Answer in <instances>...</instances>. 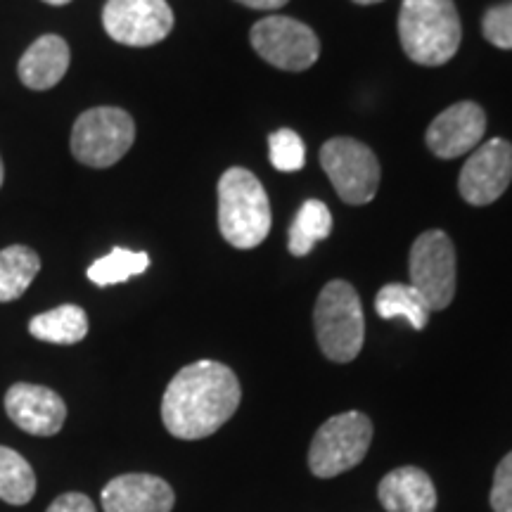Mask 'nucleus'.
I'll use <instances>...</instances> for the list:
<instances>
[{
  "label": "nucleus",
  "instance_id": "28",
  "mask_svg": "<svg viewBox=\"0 0 512 512\" xmlns=\"http://www.w3.org/2000/svg\"><path fill=\"white\" fill-rule=\"evenodd\" d=\"M43 3H48V5H67V3H72V0H43Z\"/></svg>",
  "mask_w": 512,
  "mask_h": 512
},
{
  "label": "nucleus",
  "instance_id": "30",
  "mask_svg": "<svg viewBox=\"0 0 512 512\" xmlns=\"http://www.w3.org/2000/svg\"><path fill=\"white\" fill-rule=\"evenodd\" d=\"M3 181H5V169H3V159H0V188H3Z\"/></svg>",
  "mask_w": 512,
  "mask_h": 512
},
{
  "label": "nucleus",
  "instance_id": "7",
  "mask_svg": "<svg viewBox=\"0 0 512 512\" xmlns=\"http://www.w3.org/2000/svg\"><path fill=\"white\" fill-rule=\"evenodd\" d=\"M320 166L347 204L373 202L380 188V162L368 145L354 138H332L320 147Z\"/></svg>",
  "mask_w": 512,
  "mask_h": 512
},
{
  "label": "nucleus",
  "instance_id": "15",
  "mask_svg": "<svg viewBox=\"0 0 512 512\" xmlns=\"http://www.w3.org/2000/svg\"><path fill=\"white\" fill-rule=\"evenodd\" d=\"M377 498L387 512L437 510V489H434L432 477L411 465L389 472L377 486Z\"/></svg>",
  "mask_w": 512,
  "mask_h": 512
},
{
  "label": "nucleus",
  "instance_id": "8",
  "mask_svg": "<svg viewBox=\"0 0 512 512\" xmlns=\"http://www.w3.org/2000/svg\"><path fill=\"white\" fill-rule=\"evenodd\" d=\"M252 48L283 72H304L316 64L320 41L304 22L283 15L259 19L249 31Z\"/></svg>",
  "mask_w": 512,
  "mask_h": 512
},
{
  "label": "nucleus",
  "instance_id": "17",
  "mask_svg": "<svg viewBox=\"0 0 512 512\" xmlns=\"http://www.w3.org/2000/svg\"><path fill=\"white\" fill-rule=\"evenodd\" d=\"M29 332L48 344H79L88 335V316L81 306L62 304L31 318Z\"/></svg>",
  "mask_w": 512,
  "mask_h": 512
},
{
  "label": "nucleus",
  "instance_id": "2",
  "mask_svg": "<svg viewBox=\"0 0 512 512\" xmlns=\"http://www.w3.org/2000/svg\"><path fill=\"white\" fill-rule=\"evenodd\" d=\"M403 53L422 67H441L458 53L463 24L453 0H403L399 12Z\"/></svg>",
  "mask_w": 512,
  "mask_h": 512
},
{
  "label": "nucleus",
  "instance_id": "21",
  "mask_svg": "<svg viewBox=\"0 0 512 512\" xmlns=\"http://www.w3.org/2000/svg\"><path fill=\"white\" fill-rule=\"evenodd\" d=\"M36 494L34 467L8 446H0V501L27 505Z\"/></svg>",
  "mask_w": 512,
  "mask_h": 512
},
{
  "label": "nucleus",
  "instance_id": "19",
  "mask_svg": "<svg viewBox=\"0 0 512 512\" xmlns=\"http://www.w3.org/2000/svg\"><path fill=\"white\" fill-rule=\"evenodd\" d=\"M375 311L384 320L406 318L413 330H425L430 323V306L413 285L392 283L384 285L375 297Z\"/></svg>",
  "mask_w": 512,
  "mask_h": 512
},
{
  "label": "nucleus",
  "instance_id": "13",
  "mask_svg": "<svg viewBox=\"0 0 512 512\" xmlns=\"http://www.w3.org/2000/svg\"><path fill=\"white\" fill-rule=\"evenodd\" d=\"M5 411L19 430L34 437H53L67 420L62 396L41 384L17 382L5 394Z\"/></svg>",
  "mask_w": 512,
  "mask_h": 512
},
{
  "label": "nucleus",
  "instance_id": "23",
  "mask_svg": "<svg viewBox=\"0 0 512 512\" xmlns=\"http://www.w3.org/2000/svg\"><path fill=\"white\" fill-rule=\"evenodd\" d=\"M268 155L271 164L278 171H299L306 162V150L302 138L292 131V128H280L268 138Z\"/></svg>",
  "mask_w": 512,
  "mask_h": 512
},
{
  "label": "nucleus",
  "instance_id": "9",
  "mask_svg": "<svg viewBox=\"0 0 512 512\" xmlns=\"http://www.w3.org/2000/svg\"><path fill=\"white\" fill-rule=\"evenodd\" d=\"M411 285L422 294L430 311H441L456 297V249L446 233L427 230L411 249Z\"/></svg>",
  "mask_w": 512,
  "mask_h": 512
},
{
  "label": "nucleus",
  "instance_id": "29",
  "mask_svg": "<svg viewBox=\"0 0 512 512\" xmlns=\"http://www.w3.org/2000/svg\"><path fill=\"white\" fill-rule=\"evenodd\" d=\"M358 5H375V3H382V0H354Z\"/></svg>",
  "mask_w": 512,
  "mask_h": 512
},
{
  "label": "nucleus",
  "instance_id": "26",
  "mask_svg": "<svg viewBox=\"0 0 512 512\" xmlns=\"http://www.w3.org/2000/svg\"><path fill=\"white\" fill-rule=\"evenodd\" d=\"M46 512H95V505L86 494L69 491V494L57 496Z\"/></svg>",
  "mask_w": 512,
  "mask_h": 512
},
{
  "label": "nucleus",
  "instance_id": "22",
  "mask_svg": "<svg viewBox=\"0 0 512 512\" xmlns=\"http://www.w3.org/2000/svg\"><path fill=\"white\" fill-rule=\"evenodd\" d=\"M150 266V256L145 252H131V249L114 247L110 254L102 256L95 264L88 266V280L98 287H110L131 280Z\"/></svg>",
  "mask_w": 512,
  "mask_h": 512
},
{
  "label": "nucleus",
  "instance_id": "1",
  "mask_svg": "<svg viewBox=\"0 0 512 512\" xmlns=\"http://www.w3.org/2000/svg\"><path fill=\"white\" fill-rule=\"evenodd\" d=\"M238 375L219 361H197L178 370L162 399V420L171 437L204 439L238 411Z\"/></svg>",
  "mask_w": 512,
  "mask_h": 512
},
{
  "label": "nucleus",
  "instance_id": "4",
  "mask_svg": "<svg viewBox=\"0 0 512 512\" xmlns=\"http://www.w3.org/2000/svg\"><path fill=\"white\" fill-rule=\"evenodd\" d=\"M313 325L325 358L335 363H351L361 354L366 320L358 292L347 280H332L320 290Z\"/></svg>",
  "mask_w": 512,
  "mask_h": 512
},
{
  "label": "nucleus",
  "instance_id": "20",
  "mask_svg": "<svg viewBox=\"0 0 512 512\" xmlns=\"http://www.w3.org/2000/svg\"><path fill=\"white\" fill-rule=\"evenodd\" d=\"M332 233V214L328 204L320 200H309L299 207L294 216L287 249L294 256H306L320 240H328Z\"/></svg>",
  "mask_w": 512,
  "mask_h": 512
},
{
  "label": "nucleus",
  "instance_id": "11",
  "mask_svg": "<svg viewBox=\"0 0 512 512\" xmlns=\"http://www.w3.org/2000/svg\"><path fill=\"white\" fill-rule=\"evenodd\" d=\"M512 183V145L503 138L486 140L472 150L458 178V190L472 207L494 204Z\"/></svg>",
  "mask_w": 512,
  "mask_h": 512
},
{
  "label": "nucleus",
  "instance_id": "14",
  "mask_svg": "<svg viewBox=\"0 0 512 512\" xmlns=\"http://www.w3.org/2000/svg\"><path fill=\"white\" fill-rule=\"evenodd\" d=\"M176 494L162 477L131 472L114 477L102 489V510L105 512H171Z\"/></svg>",
  "mask_w": 512,
  "mask_h": 512
},
{
  "label": "nucleus",
  "instance_id": "18",
  "mask_svg": "<svg viewBox=\"0 0 512 512\" xmlns=\"http://www.w3.org/2000/svg\"><path fill=\"white\" fill-rule=\"evenodd\" d=\"M41 271V259L31 247L12 245L0 252V302H15L29 290Z\"/></svg>",
  "mask_w": 512,
  "mask_h": 512
},
{
  "label": "nucleus",
  "instance_id": "5",
  "mask_svg": "<svg viewBox=\"0 0 512 512\" xmlns=\"http://www.w3.org/2000/svg\"><path fill=\"white\" fill-rule=\"evenodd\" d=\"M373 441V422L368 415L347 411L332 415L320 425L309 448V470L320 479H330L351 470L366 458Z\"/></svg>",
  "mask_w": 512,
  "mask_h": 512
},
{
  "label": "nucleus",
  "instance_id": "27",
  "mask_svg": "<svg viewBox=\"0 0 512 512\" xmlns=\"http://www.w3.org/2000/svg\"><path fill=\"white\" fill-rule=\"evenodd\" d=\"M235 3L245 5V8H252V10H280L285 8L290 0H235Z\"/></svg>",
  "mask_w": 512,
  "mask_h": 512
},
{
  "label": "nucleus",
  "instance_id": "6",
  "mask_svg": "<svg viewBox=\"0 0 512 512\" xmlns=\"http://www.w3.org/2000/svg\"><path fill=\"white\" fill-rule=\"evenodd\" d=\"M136 140L133 117L119 107H93L72 128V155L91 169H107L131 150Z\"/></svg>",
  "mask_w": 512,
  "mask_h": 512
},
{
  "label": "nucleus",
  "instance_id": "3",
  "mask_svg": "<svg viewBox=\"0 0 512 512\" xmlns=\"http://www.w3.org/2000/svg\"><path fill=\"white\" fill-rule=\"evenodd\" d=\"M271 202L252 171L233 166L219 181V228L238 249H254L271 233Z\"/></svg>",
  "mask_w": 512,
  "mask_h": 512
},
{
  "label": "nucleus",
  "instance_id": "24",
  "mask_svg": "<svg viewBox=\"0 0 512 512\" xmlns=\"http://www.w3.org/2000/svg\"><path fill=\"white\" fill-rule=\"evenodd\" d=\"M482 34L491 46L512 50V0L486 10L482 19Z\"/></svg>",
  "mask_w": 512,
  "mask_h": 512
},
{
  "label": "nucleus",
  "instance_id": "25",
  "mask_svg": "<svg viewBox=\"0 0 512 512\" xmlns=\"http://www.w3.org/2000/svg\"><path fill=\"white\" fill-rule=\"evenodd\" d=\"M491 508L494 512H512V451L498 463L494 472Z\"/></svg>",
  "mask_w": 512,
  "mask_h": 512
},
{
  "label": "nucleus",
  "instance_id": "12",
  "mask_svg": "<svg viewBox=\"0 0 512 512\" xmlns=\"http://www.w3.org/2000/svg\"><path fill=\"white\" fill-rule=\"evenodd\" d=\"M486 114L477 102H456L427 128V147L441 159H456L482 145Z\"/></svg>",
  "mask_w": 512,
  "mask_h": 512
},
{
  "label": "nucleus",
  "instance_id": "16",
  "mask_svg": "<svg viewBox=\"0 0 512 512\" xmlns=\"http://www.w3.org/2000/svg\"><path fill=\"white\" fill-rule=\"evenodd\" d=\"M69 46L62 36L46 34L31 43L17 64L19 81L31 91H50L69 69Z\"/></svg>",
  "mask_w": 512,
  "mask_h": 512
},
{
  "label": "nucleus",
  "instance_id": "10",
  "mask_svg": "<svg viewBox=\"0 0 512 512\" xmlns=\"http://www.w3.org/2000/svg\"><path fill=\"white\" fill-rule=\"evenodd\" d=\"M102 27L121 46L147 48L171 34L174 12L166 0H107Z\"/></svg>",
  "mask_w": 512,
  "mask_h": 512
}]
</instances>
